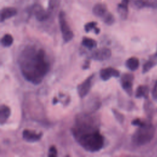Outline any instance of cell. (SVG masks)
<instances>
[{
  "label": "cell",
  "mask_w": 157,
  "mask_h": 157,
  "mask_svg": "<svg viewBox=\"0 0 157 157\" xmlns=\"http://www.w3.org/2000/svg\"><path fill=\"white\" fill-rule=\"evenodd\" d=\"M19 66L23 77L33 84H39L49 71L50 64L42 48H25L21 54Z\"/></svg>",
  "instance_id": "1"
},
{
  "label": "cell",
  "mask_w": 157,
  "mask_h": 157,
  "mask_svg": "<svg viewBox=\"0 0 157 157\" xmlns=\"http://www.w3.org/2000/svg\"><path fill=\"white\" fill-rule=\"evenodd\" d=\"M72 132L78 143L88 151H98L104 146V137L92 117L85 115L78 116Z\"/></svg>",
  "instance_id": "2"
},
{
  "label": "cell",
  "mask_w": 157,
  "mask_h": 157,
  "mask_svg": "<svg viewBox=\"0 0 157 157\" xmlns=\"http://www.w3.org/2000/svg\"><path fill=\"white\" fill-rule=\"evenodd\" d=\"M138 127L132 135V142L137 146H141L151 142L155 134V128L153 125L145 121L142 126Z\"/></svg>",
  "instance_id": "3"
},
{
  "label": "cell",
  "mask_w": 157,
  "mask_h": 157,
  "mask_svg": "<svg viewBox=\"0 0 157 157\" xmlns=\"http://www.w3.org/2000/svg\"><path fill=\"white\" fill-rule=\"evenodd\" d=\"M93 14L101 18L107 25H112L115 22L114 16L108 10L107 6L102 3H97L93 7Z\"/></svg>",
  "instance_id": "4"
},
{
  "label": "cell",
  "mask_w": 157,
  "mask_h": 157,
  "mask_svg": "<svg viewBox=\"0 0 157 157\" xmlns=\"http://www.w3.org/2000/svg\"><path fill=\"white\" fill-rule=\"evenodd\" d=\"M58 19L63 39L66 43L69 42L73 39L74 33L71 30L68 24V22L66 20V13L64 11L61 10L59 12Z\"/></svg>",
  "instance_id": "5"
},
{
  "label": "cell",
  "mask_w": 157,
  "mask_h": 157,
  "mask_svg": "<svg viewBox=\"0 0 157 157\" xmlns=\"http://www.w3.org/2000/svg\"><path fill=\"white\" fill-rule=\"evenodd\" d=\"M28 12L33 13L37 20L44 21L47 20L50 16L48 12L45 10L40 4H35L28 9Z\"/></svg>",
  "instance_id": "6"
},
{
  "label": "cell",
  "mask_w": 157,
  "mask_h": 157,
  "mask_svg": "<svg viewBox=\"0 0 157 157\" xmlns=\"http://www.w3.org/2000/svg\"><path fill=\"white\" fill-rule=\"evenodd\" d=\"M94 75V74H91V75L88 77L80 84L77 85V93H78V96L81 98L85 97L89 93V91L91 88L92 80L93 79Z\"/></svg>",
  "instance_id": "7"
},
{
  "label": "cell",
  "mask_w": 157,
  "mask_h": 157,
  "mask_svg": "<svg viewBox=\"0 0 157 157\" xmlns=\"http://www.w3.org/2000/svg\"><path fill=\"white\" fill-rule=\"evenodd\" d=\"M134 75L130 73H124L121 78V85L126 93L131 96L132 94V82Z\"/></svg>",
  "instance_id": "8"
},
{
  "label": "cell",
  "mask_w": 157,
  "mask_h": 157,
  "mask_svg": "<svg viewBox=\"0 0 157 157\" xmlns=\"http://www.w3.org/2000/svg\"><path fill=\"white\" fill-rule=\"evenodd\" d=\"M111 55L112 52L110 49L103 47L93 51L91 54V58L94 60L104 61L109 59Z\"/></svg>",
  "instance_id": "9"
},
{
  "label": "cell",
  "mask_w": 157,
  "mask_h": 157,
  "mask_svg": "<svg viewBox=\"0 0 157 157\" xmlns=\"http://www.w3.org/2000/svg\"><path fill=\"white\" fill-rule=\"evenodd\" d=\"M99 76L104 81L109 80L111 77H118L120 76V71L112 67L102 68L99 72Z\"/></svg>",
  "instance_id": "10"
},
{
  "label": "cell",
  "mask_w": 157,
  "mask_h": 157,
  "mask_svg": "<svg viewBox=\"0 0 157 157\" xmlns=\"http://www.w3.org/2000/svg\"><path fill=\"white\" fill-rule=\"evenodd\" d=\"M43 134L42 132L37 133L34 131L25 129L23 131L22 136L25 140L29 142H35L39 140Z\"/></svg>",
  "instance_id": "11"
},
{
  "label": "cell",
  "mask_w": 157,
  "mask_h": 157,
  "mask_svg": "<svg viewBox=\"0 0 157 157\" xmlns=\"http://www.w3.org/2000/svg\"><path fill=\"white\" fill-rule=\"evenodd\" d=\"M17 14V10L13 7H6L1 11V22L12 18Z\"/></svg>",
  "instance_id": "12"
},
{
  "label": "cell",
  "mask_w": 157,
  "mask_h": 157,
  "mask_svg": "<svg viewBox=\"0 0 157 157\" xmlns=\"http://www.w3.org/2000/svg\"><path fill=\"white\" fill-rule=\"evenodd\" d=\"M129 2V0H121V2L118 4L117 10L123 20H125L128 17Z\"/></svg>",
  "instance_id": "13"
},
{
  "label": "cell",
  "mask_w": 157,
  "mask_h": 157,
  "mask_svg": "<svg viewBox=\"0 0 157 157\" xmlns=\"http://www.w3.org/2000/svg\"><path fill=\"white\" fill-rule=\"evenodd\" d=\"M157 64V49L153 55H151L148 61H147L142 67V73L145 74L148 72L152 67Z\"/></svg>",
  "instance_id": "14"
},
{
  "label": "cell",
  "mask_w": 157,
  "mask_h": 157,
  "mask_svg": "<svg viewBox=\"0 0 157 157\" xmlns=\"http://www.w3.org/2000/svg\"><path fill=\"white\" fill-rule=\"evenodd\" d=\"M10 115V109L5 104H2L0 107V123L4 124Z\"/></svg>",
  "instance_id": "15"
},
{
  "label": "cell",
  "mask_w": 157,
  "mask_h": 157,
  "mask_svg": "<svg viewBox=\"0 0 157 157\" xmlns=\"http://www.w3.org/2000/svg\"><path fill=\"white\" fill-rule=\"evenodd\" d=\"M149 94V88L147 85H139L135 93V96L137 98H148Z\"/></svg>",
  "instance_id": "16"
},
{
  "label": "cell",
  "mask_w": 157,
  "mask_h": 157,
  "mask_svg": "<svg viewBox=\"0 0 157 157\" xmlns=\"http://www.w3.org/2000/svg\"><path fill=\"white\" fill-rule=\"evenodd\" d=\"M126 66L131 71H134L138 69L139 66V60L137 58L132 56L126 61Z\"/></svg>",
  "instance_id": "17"
},
{
  "label": "cell",
  "mask_w": 157,
  "mask_h": 157,
  "mask_svg": "<svg viewBox=\"0 0 157 157\" xmlns=\"http://www.w3.org/2000/svg\"><path fill=\"white\" fill-rule=\"evenodd\" d=\"M82 44L88 49H93L97 46V42L90 37H83L82 40Z\"/></svg>",
  "instance_id": "18"
},
{
  "label": "cell",
  "mask_w": 157,
  "mask_h": 157,
  "mask_svg": "<svg viewBox=\"0 0 157 157\" xmlns=\"http://www.w3.org/2000/svg\"><path fill=\"white\" fill-rule=\"evenodd\" d=\"M13 42V38L12 36L10 34H4L1 39V45L4 47H9L12 45Z\"/></svg>",
  "instance_id": "19"
},
{
  "label": "cell",
  "mask_w": 157,
  "mask_h": 157,
  "mask_svg": "<svg viewBox=\"0 0 157 157\" xmlns=\"http://www.w3.org/2000/svg\"><path fill=\"white\" fill-rule=\"evenodd\" d=\"M97 25H98V23L96 21L88 22L84 26L85 31L86 33H88V32H90L91 30H94L95 34H98L100 33V29L96 26Z\"/></svg>",
  "instance_id": "20"
},
{
  "label": "cell",
  "mask_w": 157,
  "mask_h": 157,
  "mask_svg": "<svg viewBox=\"0 0 157 157\" xmlns=\"http://www.w3.org/2000/svg\"><path fill=\"white\" fill-rule=\"evenodd\" d=\"M60 0H48V6L47 11L51 15L53 11L58 7L59 5Z\"/></svg>",
  "instance_id": "21"
},
{
  "label": "cell",
  "mask_w": 157,
  "mask_h": 157,
  "mask_svg": "<svg viewBox=\"0 0 157 157\" xmlns=\"http://www.w3.org/2000/svg\"><path fill=\"white\" fill-rule=\"evenodd\" d=\"M112 112L116 118V120L120 123H123L124 120V115L121 113L120 112H118L117 110L113 109H112Z\"/></svg>",
  "instance_id": "22"
},
{
  "label": "cell",
  "mask_w": 157,
  "mask_h": 157,
  "mask_svg": "<svg viewBox=\"0 0 157 157\" xmlns=\"http://www.w3.org/2000/svg\"><path fill=\"white\" fill-rule=\"evenodd\" d=\"M58 154V151L55 145H52L50 147L49 150H48V156H56Z\"/></svg>",
  "instance_id": "23"
},
{
  "label": "cell",
  "mask_w": 157,
  "mask_h": 157,
  "mask_svg": "<svg viewBox=\"0 0 157 157\" xmlns=\"http://www.w3.org/2000/svg\"><path fill=\"white\" fill-rule=\"evenodd\" d=\"M151 94H152L153 98L155 100L157 101V80L155 81V85L153 86V88L151 91Z\"/></svg>",
  "instance_id": "24"
},
{
  "label": "cell",
  "mask_w": 157,
  "mask_h": 157,
  "mask_svg": "<svg viewBox=\"0 0 157 157\" xmlns=\"http://www.w3.org/2000/svg\"><path fill=\"white\" fill-rule=\"evenodd\" d=\"M145 121H142L139 118H136L134 120H133L131 122V124L132 125H134V126H142L144 123Z\"/></svg>",
  "instance_id": "25"
},
{
  "label": "cell",
  "mask_w": 157,
  "mask_h": 157,
  "mask_svg": "<svg viewBox=\"0 0 157 157\" xmlns=\"http://www.w3.org/2000/svg\"><path fill=\"white\" fill-rule=\"evenodd\" d=\"M89 66H90V61H86V62L85 63V64H83V69H88V68L89 67Z\"/></svg>",
  "instance_id": "26"
},
{
  "label": "cell",
  "mask_w": 157,
  "mask_h": 157,
  "mask_svg": "<svg viewBox=\"0 0 157 157\" xmlns=\"http://www.w3.org/2000/svg\"><path fill=\"white\" fill-rule=\"evenodd\" d=\"M58 102V99L56 98H54L53 99V104H56Z\"/></svg>",
  "instance_id": "27"
}]
</instances>
